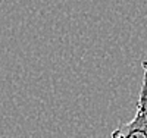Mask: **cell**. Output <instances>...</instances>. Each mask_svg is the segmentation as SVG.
<instances>
[{"mask_svg": "<svg viewBox=\"0 0 147 138\" xmlns=\"http://www.w3.org/2000/svg\"><path fill=\"white\" fill-rule=\"evenodd\" d=\"M143 78L138 94L136 115L129 122H124L112 131L110 138H147V60L141 62Z\"/></svg>", "mask_w": 147, "mask_h": 138, "instance_id": "6da1fadb", "label": "cell"}]
</instances>
